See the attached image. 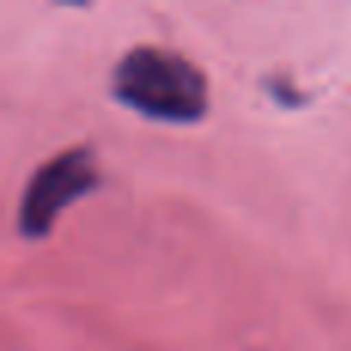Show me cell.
Returning a JSON list of instances; mask_svg holds the SVG:
<instances>
[{
    "label": "cell",
    "instance_id": "obj_1",
    "mask_svg": "<svg viewBox=\"0 0 351 351\" xmlns=\"http://www.w3.org/2000/svg\"><path fill=\"white\" fill-rule=\"evenodd\" d=\"M114 93L139 114L170 123H191L206 111L204 74L164 49H133L117 65Z\"/></svg>",
    "mask_w": 351,
    "mask_h": 351
},
{
    "label": "cell",
    "instance_id": "obj_2",
    "mask_svg": "<svg viewBox=\"0 0 351 351\" xmlns=\"http://www.w3.org/2000/svg\"><path fill=\"white\" fill-rule=\"evenodd\" d=\"M96 179L99 176L90 152H65L40 167L22 197V213H19L22 234L43 237L71 200L96 188Z\"/></svg>",
    "mask_w": 351,
    "mask_h": 351
}]
</instances>
